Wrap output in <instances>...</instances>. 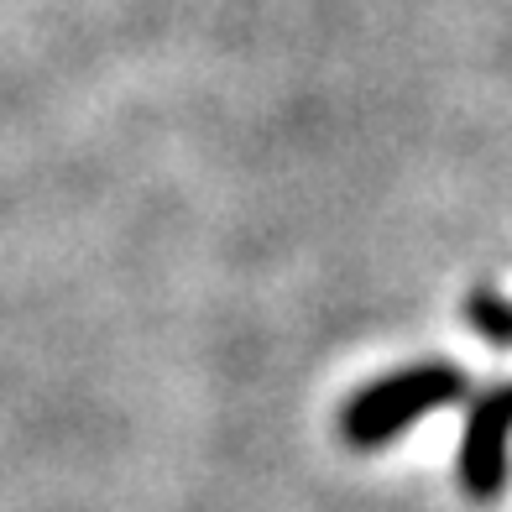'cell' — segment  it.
I'll return each mask as SVG.
<instances>
[{
	"mask_svg": "<svg viewBox=\"0 0 512 512\" xmlns=\"http://www.w3.org/2000/svg\"><path fill=\"white\" fill-rule=\"evenodd\" d=\"M465 398V371L450 361H413L392 377H377L361 387L340 413V434L356 450H382L392 445L403 429H413L424 413L455 408Z\"/></svg>",
	"mask_w": 512,
	"mask_h": 512,
	"instance_id": "6da1fadb",
	"label": "cell"
},
{
	"mask_svg": "<svg viewBox=\"0 0 512 512\" xmlns=\"http://www.w3.org/2000/svg\"><path fill=\"white\" fill-rule=\"evenodd\" d=\"M507 439H512V382H497L476 392L465 413V439H460V492L476 502L502 497L507 486Z\"/></svg>",
	"mask_w": 512,
	"mask_h": 512,
	"instance_id": "7a4b0ae2",
	"label": "cell"
},
{
	"mask_svg": "<svg viewBox=\"0 0 512 512\" xmlns=\"http://www.w3.org/2000/svg\"><path fill=\"white\" fill-rule=\"evenodd\" d=\"M465 324L492 345H512V298H502L497 288H476L465 298Z\"/></svg>",
	"mask_w": 512,
	"mask_h": 512,
	"instance_id": "3957f363",
	"label": "cell"
}]
</instances>
